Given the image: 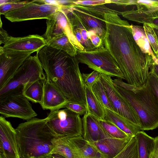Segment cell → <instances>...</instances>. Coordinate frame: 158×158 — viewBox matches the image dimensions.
Instances as JSON below:
<instances>
[{"instance_id": "cell-1", "label": "cell", "mask_w": 158, "mask_h": 158, "mask_svg": "<svg viewBox=\"0 0 158 158\" xmlns=\"http://www.w3.org/2000/svg\"><path fill=\"white\" fill-rule=\"evenodd\" d=\"M105 47L118 64L127 83L138 87L146 84L152 64L151 56L141 51L133 37L131 25L117 14L106 13Z\"/></svg>"}, {"instance_id": "cell-2", "label": "cell", "mask_w": 158, "mask_h": 158, "mask_svg": "<svg viewBox=\"0 0 158 158\" xmlns=\"http://www.w3.org/2000/svg\"><path fill=\"white\" fill-rule=\"evenodd\" d=\"M46 79L70 102L87 106L85 85L77 57L47 45L38 53Z\"/></svg>"}, {"instance_id": "cell-3", "label": "cell", "mask_w": 158, "mask_h": 158, "mask_svg": "<svg viewBox=\"0 0 158 158\" xmlns=\"http://www.w3.org/2000/svg\"><path fill=\"white\" fill-rule=\"evenodd\" d=\"M44 119L34 118L19 125L15 129L20 158H46L57 139Z\"/></svg>"}, {"instance_id": "cell-4", "label": "cell", "mask_w": 158, "mask_h": 158, "mask_svg": "<svg viewBox=\"0 0 158 158\" xmlns=\"http://www.w3.org/2000/svg\"><path fill=\"white\" fill-rule=\"evenodd\" d=\"M113 81L118 91L138 115L141 131L158 127V98L149 86L146 83L143 87H137L118 78Z\"/></svg>"}, {"instance_id": "cell-5", "label": "cell", "mask_w": 158, "mask_h": 158, "mask_svg": "<svg viewBox=\"0 0 158 158\" xmlns=\"http://www.w3.org/2000/svg\"><path fill=\"white\" fill-rule=\"evenodd\" d=\"M30 56L23 62L7 84L0 89V100L9 95L23 93L24 86L39 80L46 79L38 53Z\"/></svg>"}, {"instance_id": "cell-6", "label": "cell", "mask_w": 158, "mask_h": 158, "mask_svg": "<svg viewBox=\"0 0 158 158\" xmlns=\"http://www.w3.org/2000/svg\"><path fill=\"white\" fill-rule=\"evenodd\" d=\"M76 56L79 63L86 64L94 70L125 80L118 64L104 45L90 50H77Z\"/></svg>"}, {"instance_id": "cell-7", "label": "cell", "mask_w": 158, "mask_h": 158, "mask_svg": "<svg viewBox=\"0 0 158 158\" xmlns=\"http://www.w3.org/2000/svg\"><path fill=\"white\" fill-rule=\"evenodd\" d=\"M47 123L57 139L82 136V119L80 115L64 108L50 111Z\"/></svg>"}, {"instance_id": "cell-8", "label": "cell", "mask_w": 158, "mask_h": 158, "mask_svg": "<svg viewBox=\"0 0 158 158\" xmlns=\"http://www.w3.org/2000/svg\"><path fill=\"white\" fill-rule=\"evenodd\" d=\"M100 77L114 111L141 128L136 112L116 89L111 77L100 73Z\"/></svg>"}, {"instance_id": "cell-9", "label": "cell", "mask_w": 158, "mask_h": 158, "mask_svg": "<svg viewBox=\"0 0 158 158\" xmlns=\"http://www.w3.org/2000/svg\"><path fill=\"white\" fill-rule=\"evenodd\" d=\"M29 100L23 94H13L0 100V113L5 118L29 120L37 116Z\"/></svg>"}, {"instance_id": "cell-10", "label": "cell", "mask_w": 158, "mask_h": 158, "mask_svg": "<svg viewBox=\"0 0 158 158\" xmlns=\"http://www.w3.org/2000/svg\"><path fill=\"white\" fill-rule=\"evenodd\" d=\"M61 7L54 5L37 2L35 0L26 6L4 15L12 22L49 18Z\"/></svg>"}, {"instance_id": "cell-11", "label": "cell", "mask_w": 158, "mask_h": 158, "mask_svg": "<svg viewBox=\"0 0 158 158\" xmlns=\"http://www.w3.org/2000/svg\"><path fill=\"white\" fill-rule=\"evenodd\" d=\"M46 29L42 36L46 43L52 39L65 34L71 43L79 50L83 51L84 48L74 35L64 8H61L46 20Z\"/></svg>"}, {"instance_id": "cell-12", "label": "cell", "mask_w": 158, "mask_h": 158, "mask_svg": "<svg viewBox=\"0 0 158 158\" xmlns=\"http://www.w3.org/2000/svg\"><path fill=\"white\" fill-rule=\"evenodd\" d=\"M32 53L5 51L0 47V89L12 78L25 60Z\"/></svg>"}, {"instance_id": "cell-13", "label": "cell", "mask_w": 158, "mask_h": 158, "mask_svg": "<svg viewBox=\"0 0 158 158\" xmlns=\"http://www.w3.org/2000/svg\"><path fill=\"white\" fill-rule=\"evenodd\" d=\"M0 158H20L15 129L2 115L0 116Z\"/></svg>"}, {"instance_id": "cell-14", "label": "cell", "mask_w": 158, "mask_h": 158, "mask_svg": "<svg viewBox=\"0 0 158 158\" xmlns=\"http://www.w3.org/2000/svg\"><path fill=\"white\" fill-rule=\"evenodd\" d=\"M47 45L42 36L31 35L27 36L14 37L10 36L2 48L7 52H21L33 53L39 51Z\"/></svg>"}, {"instance_id": "cell-15", "label": "cell", "mask_w": 158, "mask_h": 158, "mask_svg": "<svg viewBox=\"0 0 158 158\" xmlns=\"http://www.w3.org/2000/svg\"><path fill=\"white\" fill-rule=\"evenodd\" d=\"M87 31H96L103 41L106 31L104 17L79 9L74 6L70 8Z\"/></svg>"}, {"instance_id": "cell-16", "label": "cell", "mask_w": 158, "mask_h": 158, "mask_svg": "<svg viewBox=\"0 0 158 158\" xmlns=\"http://www.w3.org/2000/svg\"><path fill=\"white\" fill-rule=\"evenodd\" d=\"M43 96L40 104L42 109L52 111L64 108L69 102L67 98L46 79L43 81Z\"/></svg>"}, {"instance_id": "cell-17", "label": "cell", "mask_w": 158, "mask_h": 158, "mask_svg": "<svg viewBox=\"0 0 158 158\" xmlns=\"http://www.w3.org/2000/svg\"><path fill=\"white\" fill-rule=\"evenodd\" d=\"M121 15L126 19L139 23L151 24L158 18V6L138 10L133 9L122 12Z\"/></svg>"}, {"instance_id": "cell-18", "label": "cell", "mask_w": 158, "mask_h": 158, "mask_svg": "<svg viewBox=\"0 0 158 158\" xmlns=\"http://www.w3.org/2000/svg\"><path fill=\"white\" fill-rule=\"evenodd\" d=\"M105 112V119L114 125L131 136H135L141 131L140 127L121 116L108 108L104 107Z\"/></svg>"}, {"instance_id": "cell-19", "label": "cell", "mask_w": 158, "mask_h": 158, "mask_svg": "<svg viewBox=\"0 0 158 158\" xmlns=\"http://www.w3.org/2000/svg\"><path fill=\"white\" fill-rule=\"evenodd\" d=\"M87 103V112L98 119L104 120L105 112L104 106L97 98L91 88L85 85Z\"/></svg>"}, {"instance_id": "cell-20", "label": "cell", "mask_w": 158, "mask_h": 158, "mask_svg": "<svg viewBox=\"0 0 158 158\" xmlns=\"http://www.w3.org/2000/svg\"><path fill=\"white\" fill-rule=\"evenodd\" d=\"M131 27L134 40L142 52L151 56L155 62L157 58L152 50L143 27L132 24Z\"/></svg>"}, {"instance_id": "cell-21", "label": "cell", "mask_w": 158, "mask_h": 158, "mask_svg": "<svg viewBox=\"0 0 158 158\" xmlns=\"http://www.w3.org/2000/svg\"><path fill=\"white\" fill-rule=\"evenodd\" d=\"M44 81L37 80L24 86L23 90V94L29 101L40 105L43 96Z\"/></svg>"}, {"instance_id": "cell-22", "label": "cell", "mask_w": 158, "mask_h": 158, "mask_svg": "<svg viewBox=\"0 0 158 158\" xmlns=\"http://www.w3.org/2000/svg\"><path fill=\"white\" fill-rule=\"evenodd\" d=\"M47 45L50 47L63 51L73 56H76L78 50L65 34L51 40L47 42Z\"/></svg>"}, {"instance_id": "cell-23", "label": "cell", "mask_w": 158, "mask_h": 158, "mask_svg": "<svg viewBox=\"0 0 158 158\" xmlns=\"http://www.w3.org/2000/svg\"><path fill=\"white\" fill-rule=\"evenodd\" d=\"M135 136L138 141L139 158H149L154 138L141 131L137 133Z\"/></svg>"}, {"instance_id": "cell-24", "label": "cell", "mask_w": 158, "mask_h": 158, "mask_svg": "<svg viewBox=\"0 0 158 158\" xmlns=\"http://www.w3.org/2000/svg\"><path fill=\"white\" fill-rule=\"evenodd\" d=\"M111 158H139L138 141L136 136H133L121 151Z\"/></svg>"}, {"instance_id": "cell-25", "label": "cell", "mask_w": 158, "mask_h": 158, "mask_svg": "<svg viewBox=\"0 0 158 158\" xmlns=\"http://www.w3.org/2000/svg\"><path fill=\"white\" fill-rule=\"evenodd\" d=\"M54 147L51 154L56 153L66 158H74L67 138L56 139L53 141Z\"/></svg>"}, {"instance_id": "cell-26", "label": "cell", "mask_w": 158, "mask_h": 158, "mask_svg": "<svg viewBox=\"0 0 158 158\" xmlns=\"http://www.w3.org/2000/svg\"><path fill=\"white\" fill-rule=\"evenodd\" d=\"M91 89L94 94L103 106L114 111L100 79V76Z\"/></svg>"}, {"instance_id": "cell-27", "label": "cell", "mask_w": 158, "mask_h": 158, "mask_svg": "<svg viewBox=\"0 0 158 158\" xmlns=\"http://www.w3.org/2000/svg\"><path fill=\"white\" fill-rule=\"evenodd\" d=\"M33 0L21 1L19 0H0V13L4 15L6 13L23 7Z\"/></svg>"}, {"instance_id": "cell-28", "label": "cell", "mask_w": 158, "mask_h": 158, "mask_svg": "<svg viewBox=\"0 0 158 158\" xmlns=\"http://www.w3.org/2000/svg\"><path fill=\"white\" fill-rule=\"evenodd\" d=\"M104 129L112 137L119 139H124L130 136L114 125L104 120L98 119Z\"/></svg>"}, {"instance_id": "cell-29", "label": "cell", "mask_w": 158, "mask_h": 158, "mask_svg": "<svg viewBox=\"0 0 158 158\" xmlns=\"http://www.w3.org/2000/svg\"><path fill=\"white\" fill-rule=\"evenodd\" d=\"M143 27L150 46L156 57L158 55V38L154 28L147 23H144Z\"/></svg>"}, {"instance_id": "cell-30", "label": "cell", "mask_w": 158, "mask_h": 158, "mask_svg": "<svg viewBox=\"0 0 158 158\" xmlns=\"http://www.w3.org/2000/svg\"><path fill=\"white\" fill-rule=\"evenodd\" d=\"M100 74L99 72L94 70L89 73H82L85 85L91 88L99 78Z\"/></svg>"}, {"instance_id": "cell-31", "label": "cell", "mask_w": 158, "mask_h": 158, "mask_svg": "<svg viewBox=\"0 0 158 158\" xmlns=\"http://www.w3.org/2000/svg\"><path fill=\"white\" fill-rule=\"evenodd\" d=\"M64 108H67L80 115H84L87 111V106L82 104L69 102Z\"/></svg>"}, {"instance_id": "cell-32", "label": "cell", "mask_w": 158, "mask_h": 158, "mask_svg": "<svg viewBox=\"0 0 158 158\" xmlns=\"http://www.w3.org/2000/svg\"><path fill=\"white\" fill-rule=\"evenodd\" d=\"M146 83L158 98V78L153 73H150Z\"/></svg>"}, {"instance_id": "cell-33", "label": "cell", "mask_w": 158, "mask_h": 158, "mask_svg": "<svg viewBox=\"0 0 158 158\" xmlns=\"http://www.w3.org/2000/svg\"><path fill=\"white\" fill-rule=\"evenodd\" d=\"M137 10L143 8L158 6V0H136V5Z\"/></svg>"}, {"instance_id": "cell-34", "label": "cell", "mask_w": 158, "mask_h": 158, "mask_svg": "<svg viewBox=\"0 0 158 158\" xmlns=\"http://www.w3.org/2000/svg\"><path fill=\"white\" fill-rule=\"evenodd\" d=\"M88 38L90 39L91 42L95 48L99 47L104 45L102 40L98 35L95 31L91 30L87 31Z\"/></svg>"}, {"instance_id": "cell-35", "label": "cell", "mask_w": 158, "mask_h": 158, "mask_svg": "<svg viewBox=\"0 0 158 158\" xmlns=\"http://www.w3.org/2000/svg\"><path fill=\"white\" fill-rule=\"evenodd\" d=\"M74 2L75 4L85 6H95L111 3L110 0H74Z\"/></svg>"}, {"instance_id": "cell-36", "label": "cell", "mask_w": 158, "mask_h": 158, "mask_svg": "<svg viewBox=\"0 0 158 158\" xmlns=\"http://www.w3.org/2000/svg\"><path fill=\"white\" fill-rule=\"evenodd\" d=\"M110 1L111 3L125 7L130 5H135L136 4V0H110Z\"/></svg>"}, {"instance_id": "cell-37", "label": "cell", "mask_w": 158, "mask_h": 158, "mask_svg": "<svg viewBox=\"0 0 158 158\" xmlns=\"http://www.w3.org/2000/svg\"><path fill=\"white\" fill-rule=\"evenodd\" d=\"M10 35L8 34L7 32L2 27V26L0 27V44H4L9 37Z\"/></svg>"}, {"instance_id": "cell-38", "label": "cell", "mask_w": 158, "mask_h": 158, "mask_svg": "<svg viewBox=\"0 0 158 158\" xmlns=\"http://www.w3.org/2000/svg\"><path fill=\"white\" fill-rule=\"evenodd\" d=\"M150 73H153L158 78V64L155 63H153L151 66Z\"/></svg>"}, {"instance_id": "cell-39", "label": "cell", "mask_w": 158, "mask_h": 158, "mask_svg": "<svg viewBox=\"0 0 158 158\" xmlns=\"http://www.w3.org/2000/svg\"><path fill=\"white\" fill-rule=\"evenodd\" d=\"M153 149L158 153V136L154 138Z\"/></svg>"}, {"instance_id": "cell-40", "label": "cell", "mask_w": 158, "mask_h": 158, "mask_svg": "<svg viewBox=\"0 0 158 158\" xmlns=\"http://www.w3.org/2000/svg\"><path fill=\"white\" fill-rule=\"evenodd\" d=\"M46 158H66L63 156L56 153H52L48 156Z\"/></svg>"}, {"instance_id": "cell-41", "label": "cell", "mask_w": 158, "mask_h": 158, "mask_svg": "<svg viewBox=\"0 0 158 158\" xmlns=\"http://www.w3.org/2000/svg\"><path fill=\"white\" fill-rule=\"evenodd\" d=\"M152 152L156 158H158V153L154 151L153 149V146L152 149Z\"/></svg>"}, {"instance_id": "cell-42", "label": "cell", "mask_w": 158, "mask_h": 158, "mask_svg": "<svg viewBox=\"0 0 158 158\" xmlns=\"http://www.w3.org/2000/svg\"><path fill=\"white\" fill-rule=\"evenodd\" d=\"M152 27L154 28V29L155 31V32L157 35V37L158 38V28L156 27Z\"/></svg>"}, {"instance_id": "cell-43", "label": "cell", "mask_w": 158, "mask_h": 158, "mask_svg": "<svg viewBox=\"0 0 158 158\" xmlns=\"http://www.w3.org/2000/svg\"><path fill=\"white\" fill-rule=\"evenodd\" d=\"M152 150H151V153H150V155L149 158H156L154 156V155L152 152Z\"/></svg>"}, {"instance_id": "cell-44", "label": "cell", "mask_w": 158, "mask_h": 158, "mask_svg": "<svg viewBox=\"0 0 158 158\" xmlns=\"http://www.w3.org/2000/svg\"><path fill=\"white\" fill-rule=\"evenodd\" d=\"M156 57L157 59H158V55L156 56Z\"/></svg>"}]
</instances>
